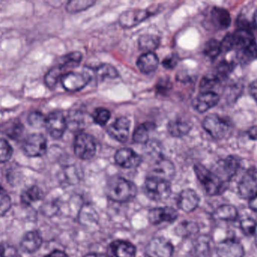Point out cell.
I'll use <instances>...</instances> for the list:
<instances>
[{
    "mask_svg": "<svg viewBox=\"0 0 257 257\" xmlns=\"http://www.w3.org/2000/svg\"><path fill=\"white\" fill-rule=\"evenodd\" d=\"M105 193L113 202L124 203L133 200L137 195V187L132 181L122 177H113L107 183Z\"/></svg>",
    "mask_w": 257,
    "mask_h": 257,
    "instance_id": "cell-1",
    "label": "cell"
},
{
    "mask_svg": "<svg viewBox=\"0 0 257 257\" xmlns=\"http://www.w3.org/2000/svg\"><path fill=\"white\" fill-rule=\"evenodd\" d=\"M194 172L208 196H219L224 191L225 183L214 172L200 164H195Z\"/></svg>",
    "mask_w": 257,
    "mask_h": 257,
    "instance_id": "cell-2",
    "label": "cell"
},
{
    "mask_svg": "<svg viewBox=\"0 0 257 257\" xmlns=\"http://www.w3.org/2000/svg\"><path fill=\"white\" fill-rule=\"evenodd\" d=\"M144 191L147 197L154 202L166 200L171 194L170 182L156 177H148L144 184Z\"/></svg>",
    "mask_w": 257,
    "mask_h": 257,
    "instance_id": "cell-3",
    "label": "cell"
},
{
    "mask_svg": "<svg viewBox=\"0 0 257 257\" xmlns=\"http://www.w3.org/2000/svg\"><path fill=\"white\" fill-rule=\"evenodd\" d=\"M204 129L214 139L221 140L227 137L230 132L231 125L228 119H224L217 114H211L204 119Z\"/></svg>",
    "mask_w": 257,
    "mask_h": 257,
    "instance_id": "cell-4",
    "label": "cell"
},
{
    "mask_svg": "<svg viewBox=\"0 0 257 257\" xmlns=\"http://www.w3.org/2000/svg\"><path fill=\"white\" fill-rule=\"evenodd\" d=\"M74 152L80 159H91L96 152L94 139L90 134L80 133L76 136L74 142Z\"/></svg>",
    "mask_w": 257,
    "mask_h": 257,
    "instance_id": "cell-5",
    "label": "cell"
},
{
    "mask_svg": "<svg viewBox=\"0 0 257 257\" xmlns=\"http://www.w3.org/2000/svg\"><path fill=\"white\" fill-rule=\"evenodd\" d=\"M48 143L45 136L42 134H30L24 140L22 149L24 154L29 157H40L47 152Z\"/></svg>",
    "mask_w": 257,
    "mask_h": 257,
    "instance_id": "cell-6",
    "label": "cell"
},
{
    "mask_svg": "<svg viewBox=\"0 0 257 257\" xmlns=\"http://www.w3.org/2000/svg\"><path fill=\"white\" fill-rule=\"evenodd\" d=\"M147 257H172L174 246L170 241L163 237L152 238L146 246Z\"/></svg>",
    "mask_w": 257,
    "mask_h": 257,
    "instance_id": "cell-7",
    "label": "cell"
},
{
    "mask_svg": "<svg viewBox=\"0 0 257 257\" xmlns=\"http://www.w3.org/2000/svg\"><path fill=\"white\" fill-rule=\"evenodd\" d=\"M45 127L51 137L59 140L63 137L67 128L66 117L61 112H53L47 116Z\"/></svg>",
    "mask_w": 257,
    "mask_h": 257,
    "instance_id": "cell-8",
    "label": "cell"
},
{
    "mask_svg": "<svg viewBox=\"0 0 257 257\" xmlns=\"http://www.w3.org/2000/svg\"><path fill=\"white\" fill-rule=\"evenodd\" d=\"M60 81L65 90L69 92H76L82 90L87 86L90 81V77L87 72H69L63 75Z\"/></svg>",
    "mask_w": 257,
    "mask_h": 257,
    "instance_id": "cell-9",
    "label": "cell"
},
{
    "mask_svg": "<svg viewBox=\"0 0 257 257\" xmlns=\"http://www.w3.org/2000/svg\"><path fill=\"white\" fill-rule=\"evenodd\" d=\"M238 193L243 199H250L257 193V170L250 168L243 175L238 185Z\"/></svg>",
    "mask_w": 257,
    "mask_h": 257,
    "instance_id": "cell-10",
    "label": "cell"
},
{
    "mask_svg": "<svg viewBox=\"0 0 257 257\" xmlns=\"http://www.w3.org/2000/svg\"><path fill=\"white\" fill-rule=\"evenodd\" d=\"M152 12L143 9H128L123 12L119 18V24L123 28H132L148 19Z\"/></svg>",
    "mask_w": 257,
    "mask_h": 257,
    "instance_id": "cell-11",
    "label": "cell"
},
{
    "mask_svg": "<svg viewBox=\"0 0 257 257\" xmlns=\"http://www.w3.org/2000/svg\"><path fill=\"white\" fill-rule=\"evenodd\" d=\"M178 217V211L171 207L154 208L148 213V220L154 226L164 223H174Z\"/></svg>",
    "mask_w": 257,
    "mask_h": 257,
    "instance_id": "cell-12",
    "label": "cell"
},
{
    "mask_svg": "<svg viewBox=\"0 0 257 257\" xmlns=\"http://www.w3.org/2000/svg\"><path fill=\"white\" fill-rule=\"evenodd\" d=\"M239 167V160L236 157L229 156L219 161L215 174L226 184L236 175Z\"/></svg>",
    "mask_w": 257,
    "mask_h": 257,
    "instance_id": "cell-13",
    "label": "cell"
},
{
    "mask_svg": "<svg viewBox=\"0 0 257 257\" xmlns=\"http://www.w3.org/2000/svg\"><path fill=\"white\" fill-rule=\"evenodd\" d=\"M116 164L125 169H133L139 167L142 163V158L130 148H121L116 152L114 156Z\"/></svg>",
    "mask_w": 257,
    "mask_h": 257,
    "instance_id": "cell-14",
    "label": "cell"
},
{
    "mask_svg": "<svg viewBox=\"0 0 257 257\" xmlns=\"http://www.w3.org/2000/svg\"><path fill=\"white\" fill-rule=\"evenodd\" d=\"M218 257H243L244 249L241 242L235 238H227L219 243L217 247Z\"/></svg>",
    "mask_w": 257,
    "mask_h": 257,
    "instance_id": "cell-15",
    "label": "cell"
},
{
    "mask_svg": "<svg viewBox=\"0 0 257 257\" xmlns=\"http://www.w3.org/2000/svg\"><path fill=\"white\" fill-rule=\"evenodd\" d=\"M199 202L200 198L199 195L191 189H186L182 190L178 196L177 205L184 212L191 213L198 208Z\"/></svg>",
    "mask_w": 257,
    "mask_h": 257,
    "instance_id": "cell-16",
    "label": "cell"
},
{
    "mask_svg": "<svg viewBox=\"0 0 257 257\" xmlns=\"http://www.w3.org/2000/svg\"><path fill=\"white\" fill-rule=\"evenodd\" d=\"M130 122L127 118H117L113 123L107 128V132L113 138L120 143H125L130 134Z\"/></svg>",
    "mask_w": 257,
    "mask_h": 257,
    "instance_id": "cell-17",
    "label": "cell"
},
{
    "mask_svg": "<svg viewBox=\"0 0 257 257\" xmlns=\"http://www.w3.org/2000/svg\"><path fill=\"white\" fill-rule=\"evenodd\" d=\"M107 253L108 257H136V248L130 241L115 240L110 243Z\"/></svg>",
    "mask_w": 257,
    "mask_h": 257,
    "instance_id": "cell-18",
    "label": "cell"
},
{
    "mask_svg": "<svg viewBox=\"0 0 257 257\" xmlns=\"http://www.w3.org/2000/svg\"><path fill=\"white\" fill-rule=\"evenodd\" d=\"M220 97L214 92H203L193 101V107L199 113H205L215 107Z\"/></svg>",
    "mask_w": 257,
    "mask_h": 257,
    "instance_id": "cell-19",
    "label": "cell"
},
{
    "mask_svg": "<svg viewBox=\"0 0 257 257\" xmlns=\"http://www.w3.org/2000/svg\"><path fill=\"white\" fill-rule=\"evenodd\" d=\"M151 176L166 180L170 182L171 180L175 176V166L169 160L160 158L154 164Z\"/></svg>",
    "mask_w": 257,
    "mask_h": 257,
    "instance_id": "cell-20",
    "label": "cell"
},
{
    "mask_svg": "<svg viewBox=\"0 0 257 257\" xmlns=\"http://www.w3.org/2000/svg\"><path fill=\"white\" fill-rule=\"evenodd\" d=\"M210 21L216 30H226L230 25L231 17L226 9L214 7L210 14Z\"/></svg>",
    "mask_w": 257,
    "mask_h": 257,
    "instance_id": "cell-21",
    "label": "cell"
},
{
    "mask_svg": "<svg viewBox=\"0 0 257 257\" xmlns=\"http://www.w3.org/2000/svg\"><path fill=\"white\" fill-rule=\"evenodd\" d=\"M42 244V238L38 231H30L23 237L21 247L27 253H33L37 251Z\"/></svg>",
    "mask_w": 257,
    "mask_h": 257,
    "instance_id": "cell-22",
    "label": "cell"
},
{
    "mask_svg": "<svg viewBox=\"0 0 257 257\" xmlns=\"http://www.w3.org/2000/svg\"><path fill=\"white\" fill-rule=\"evenodd\" d=\"M159 66V58L154 52L145 53L137 60V66L141 72L151 74L157 70Z\"/></svg>",
    "mask_w": 257,
    "mask_h": 257,
    "instance_id": "cell-23",
    "label": "cell"
},
{
    "mask_svg": "<svg viewBox=\"0 0 257 257\" xmlns=\"http://www.w3.org/2000/svg\"><path fill=\"white\" fill-rule=\"evenodd\" d=\"M238 217V210L231 205H221L213 214V219L217 221H235Z\"/></svg>",
    "mask_w": 257,
    "mask_h": 257,
    "instance_id": "cell-24",
    "label": "cell"
},
{
    "mask_svg": "<svg viewBox=\"0 0 257 257\" xmlns=\"http://www.w3.org/2000/svg\"><path fill=\"white\" fill-rule=\"evenodd\" d=\"M191 129V125L187 121L176 119L170 121L168 125L169 134L175 137H182L188 134Z\"/></svg>",
    "mask_w": 257,
    "mask_h": 257,
    "instance_id": "cell-25",
    "label": "cell"
},
{
    "mask_svg": "<svg viewBox=\"0 0 257 257\" xmlns=\"http://www.w3.org/2000/svg\"><path fill=\"white\" fill-rule=\"evenodd\" d=\"M211 251L209 238L205 235L199 236L195 240L192 248L193 257H208Z\"/></svg>",
    "mask_w": 257,
    "mask_h": 257,
    "instance_id": "cell-26",
    "label": "cell"
},
{
    "mask_svg": "<svg viewBox=\"0 0 257 257\" xmlns=\"http://www.w3.org/2000/svg\"><path fill=\"white\" fill-rule=\"evenodd\" d=\"M160 38L155 35H142L139 39V48L145 53L153 52L160 45Z\"/></svg>",
    "mask_w": 257,
    "mask_h": 257,
    "instance_id": "cell-27",
    "label": "cell"
},
{
    "mask_svg": "<svg viewBox=\"0 0 257 257\" xmlns=\"http://www.w3.org/2000/svg\"><path fill=\"white\" fill-rule=\"evenodd\" d=\"M154 125L149 122H145L139 125L133 133V141L136 143L145 144L149 139L150 131L153 129Z\"/></svg>",
    "mask_w": 257,
    "mask_h": 257,
    "instance_id": "cell-28",
    "label": "cell"
},
{
    "mask_svg": "<svg viewBox=\"0 0 257 257\" xmlns=\"http://www.w3.org/2000/svg\"><path fill=\"white\" fill-rule=\"evenodd\" d=\"M64 69L65 68L62 65H59V66H53L48 70L45 76V82L49 89L55 87L59 80H61L62 77L64 75L63 74Z\"/></svg>",
    "mask_w": 257,
    "mask_h": 257,
    "instance_id": "cell-29",
    "label": "cell"
},
{
    "mask_svg": "<svg viewBox=\"0 0 257 257\" xmlns=\"http://www.w3.org/2000/svg\"><path fill=\"white\" fill-rule=\"evenodd\" d=\"M42 198V190L39 187H30L28 190L23 192L21 196V202L24 205H30L34 202H38Z\"/></svg>",
    "mask_w": 257,
    "mask_h": 257,
    "instance_id": "cell-30",
    "label": "cell"
},
{
    "mask_svg": "<svg viewBox=\"0 0 257 257\" xmlns=\"http://www.w3.org/2000/svg\"><path fill=\"white\" fill-rule=\"evenodd\" d=\"M199 231L198 225L194 222L184 221L180 223L175 229V232L178 236L187 238L197 233Z\"/></svg>",
    "mask_w": 257,
    "mask_h": 257,
    "instance_id": "cell-31",
    "label": "cell"
},
{
    "mask_svg": "<svg viewBox=\"0 0 257 257\" xmlns=\"http://www.w3.org/2000/svg\"><path fill=\"white\" fill-rule=\"evenodd\" d=\"M95 3L92 0H72L67 3L66 9L69 13H78L92 7Z\"/></svg>",
    "mask_w": 257,
    "mask_h": 257,
    "instance_id": "cell-32",
    "label": "cell"
},
{
    "mask_svg": "<svg viewBox=\"0 0 257 257\" xmlns=\"http://www.w3.org/2000/svg\"><path fill=\"white\" fill-rule=\"evenodd\" d=\"M98 79H105V78H116L118 77L119 74L117 69L110 64L100 65L95 70Z\"/></svg>",
    "mask_w": 257,
    "mask_h": 257,
    "instance_id": "cell-33",
    "label": "cell"
},
{
    "mask_svg": "<svg viewBox=\"0 0 257 257\" xmlns=\"http://www.w3.org/2000/svg\"><path fill=\"white\" fill-rule=\"evenodd\" d=\"M222 52L221 44L217 39H210L205 44L204 48V54L210 59L217 58Z\"/></svg>",
    "mask_w": 257,
    "mask_h": 257,
    "instance_id": "cell-34",
    "label": "cell"
},
{
    "mask_svg": "<svg viewBox=\"0 0 257 257\" xmlns=\"http://www.w3.org/2000/svg\"><path fill=\"white\" fill-rule=\"evenodd\" d=\"M233 69V63L227 61V60H223L217 65V69H216V74L214 75L220 81H221V80L224 79L226 77L229 76V74L232 72Z\"/></svg>",
    "mask_w": 257,
    "mask_h": 257,
    "instance_id": "cell-35",
    "label": "cell"
},
{
    "mask_svg": "<svg viewBox=\"0 0 257 257\" xmlns=\"http://www.w3.org/2000/svg\"><path fill=\"white\" fill-rule=\"evenodd\" d=\"M92 118L95 123L100 126H105L111 118V113L107 109L98 108L93 112Z\"/></svg>",
    "mask_w": 257,
    "mask_h": 257,
    "instance_id": "cell-36",
    "label": "cell"
},
{
    "mask_svg": "<svg viewBox=\"0 0 257 257\" xmlns=\"http://www.w3.org/2000/svg\"><path fill=\"white\" fill-rule=\"evenodd\" d=\"M28 123L33 128H41L45 127L46 117L40 112L33 111L29 115Z\"/></svg>",
    "mask_w": 257,
    "mask_h": 257,
    "instance_id": "cell-37",
    "label": "cell"
},
{
    "mask_svg": "<svg viewBox=\"0 0 257 257\" xmlns=\"http://www.w3.org/2000/svg\"><path fill=\"white\" fill-rule=\"evenodd\" d=\"M82 60V54L79 51H73L66 54L63 57V63L62 66L63 67H74L78 66Z\"/></svg>",
    "mask_w": 257,
    "mask_h": 257,
    "instance_id": "cell-38",
    "label": "cell"
},
{
    "mask_svg": "<svg viewBox=\"0 0 257 257\" xmlns=\"http://www.w3.org/2000/svg\"><path fill=\"white\" fill-rule=\"evenodd\" d=\"M13 155V149L10 143L5 140L0 139V163L7 162Z\"/></svg>",
    "mask_w": 257,
    "mask_h": 257,
    "instance_id": "cell-39",
    "label": "cell"
},
{
    "mask_svg": "<svg viewBox=\"0 0 257 257\" xmlns=\"http://www.w3.org/2000/svg\"><path fill=\"white\" fill-rule=\"evenodd\" d=\"M240 229L247 236L254 235L256 232L257 223L253 218H245L240 222Z\"/></svg>",
    "mask_w": 257,
    "mask_h": 257,
    "instance_id": "cell-40",
    "label": "cell"
},
{
    "mask_svg": "<svg viewBox=\"0 0 257 257\" xmlns=\"http://www.w3.org/2000/svg\"><path fill=\"white\" fill-rule=\"evenodd\" d=\"M12 207V200L6 190L0 186V217L7 214Z\"/></svg>",
    "mask_w": 257,
    "mask_h": 257,
    "instance_id": "cell-41",
    "label": "cell"
},
{
    "mask_svg": "<svg viewBox=\"0 0 257 257\" xmlns=\"http://www.w3.org/2000/svg\"><path fill=\"white\" fill-rule=\"evenodd\" d=\"M24 131V125L19 121H16L12 122L11 125L8 127L7 129L6 130V134L13 140H16L17 138L21 137Z\"/></svg>",
    "mask_w": 257,
    "mask_h": 257,
    "instance_id": "cell-42",
    "label": "cell"
},
{
    "mask_svg": "<svg viewBox=\"0 0 257 257\" xmlns=\"http://www.w3.org/2000/svg\"><path fill=\"white\" fill-rule=\"evenodd\" d=\"M83 120L84 119H83L81 113H78L77 111L72 112V113H69L68 119H66L67 127H70L72 129L80 128V127L82 125Z\"/></svg>",
    "mask_w": 257,
    "mask_h": 257,
    "instance_id": "cell-43",
    "label": "cell"
},
{
    "mask_svg": "<svg viewBox=\"0 0 257 257\" xmlns=\"http://www.w3.org/2000/svg\"><path fill=\"white\" fill-rule=\"evenodd\" d=\"M0 257H21V255L14 246L3 243L0 244Z\"/></svg>",
    "mask_w": 257,
    "mask_h": 257,
    "instance_id": "cell-44",
    "label": "cell"
},
{
    "mask_svg": "<svg viewBox=\"0 0 257 257\" xmlns=\"http://www.w3.org/2000/svg\"><path fill=\"white\" fill-rule=\"evenodd\" d=\"M178 57L175 54H171L163 60V65L167 69H173L178 64Z\"/></svg>",
    "mask_w": 257,
    "mask_h": 257,
    "instance_id": "cell-45",
    "label": "cell"
},
{
    "mask_svg": "<svg viewBox=\"0 0 257 257\" xmlns=\"http://www.w3.org/2000/svg\"><path fill=\"white\" fill-rule=\"evenodd\" d=\"M172 87V83L168 79H163L159 81L157 84V91L160 94H165L169 92V89Z\"/></svg>",
    "mask_w": 257,
    "mask_h": 257,
    "instance_id": "cell-46",
    "label": "cell"
},
{
    "mask_svg": "<svg viewBox=\"0 0 257 257\" xmlns=\"http://www.w3.org/2000/svg\"><path fill=\"white\" fill-rule=\"evenodd\" d=\"M249 92H250L252 98H253L257 103V79L254 80V81L250 83V86H249Z\"/></svg>",
    "mask_w": 257,
    "mask_h": 257,
    "instance_id": "cell-47",
    "label": "cell"
},
{
    "mask_svg": "<svg viewBox=\"0 0 257 257\" xmlns=\"http://www.w3.org/2000/svg\"><path fill=\"white\" fill-rule=\"evenodd\" d=\"M249 208L251 211L257 213V193L249 199Z\"/></svg>",
    "mask_w": 257,
    "mask_h": 257,
    "instance_id": "cell-48",
    "label": "cell"
},
{
    "mask_svg": "<svg viewBox=\"0 0 257 257\" xmlns=\"http://www.w3.org/2000/svg\"><path fill=\"white\" fill-rule=\"evenodd\" d=\"M44 257H69L68 255L65 253L64 251H62V250H54V251L50 253L49 254L46 255Z\"/></svg>",
    "mask_w": 257,
    "mask_h": 257,
    "instance_id": "cell-49",
    "label": "cell"
},
{
    "mask_svg": "<svg viewBox=\"0 0 257 257\" xmlns=\"http://www.w3.org/2000/svg\"><path fill=\"white\" fill-rule=\"evenodd\" d=\"M84 257H108L107 255L101 253H91L85 255Z\"/></svg>",
    "mask_w": 257,
    "mask_h": 257,
    "instance_id": "cell-50",
    "label": "cell"
},
{
    "mask_svg": "<svg viewBox=\"0 0 257 257\" xmlns=\"http://www.w3.org/2000/svg\"><path fill=\"white\" fill-rule=\"evenodd\" d=\"M249 134L251 138H257V127H253V128H251Z\"/></svg>",
    "mask_w": 257,
    "mask_h": 257,
    "instance_id": "cell-51",
    "label": "cell"
},
{
    "mask_svg": "<svg viewBox=\"0 0 257 257\" xmlns=\"http://www.w3.org/2000/svg\"><path fill=\"white\" fill-rule=\"evenodd\" d=\"M253 22H254L255 25L257 27V11L255 12L254 16H253Z\"/></svg>",
    "mask_w": 257,
    "mask_h": 257,
    "instance_id": "cell-52",
    "label": "cell"
},
{
    "mask_svg": "<svg viewBox=\"0 0 257 257\" xmlns=\"http://www.w3.org/2000/svg\"><path fill=\"white\" fill-rule=\"evenodd\" d=\"M147 257V256H146Z\"/></svg>",
    "mask_w": 257,
    "mask_h": 257,
    "instance_id": "cell-53",
    "label": "cell"
}]
</instances>
